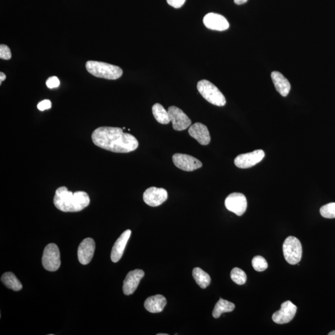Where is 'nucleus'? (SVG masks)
<instances>
[{
	"label": "nucleus",
	"mask_w": 335,
	"mask_h": 335,
	"mask_svg": "<svg viewBox=\"0 0 335 335\" xmlns=\"http://www.w3.org/2000/svg\"><path fill=\"white\" fill-rule=\"evenodd\" d=\"M321 216L326 219H335V202L329 203L320 208Z\"/></svg>",
	"instance_id": "obj_25"
},
{
	"label": "nucleus",
	"mask_w": 335,
	"mask_h": 335,
	"mask_svg": "<svg viewBox=\"0 0 335 335\" xmlns=\"http://www.w3.org/2000/svg\"><path fill=\"white\" fill-rule=\"evenodd\" d=\"M131 230H125L117 238L111 251V258L112 262L117 263L122 258L123 251H124L129 238L131 237Z\"/></svg>",
	"instance_id": "obj_17"
},
{
	"label": "nucleus",
	"mask_w": 335,
	"mask_h": 335,
	"mask_svg": "<svg viewBox=\"0 0 335 335\" xmlns=\"http://www.w3.org/2000/svg\"><path fill=\"white\" fill-rule=\"evenodd\" d=\"M193 276L195 281L202 289H205L210 285L211 281V277L202 269L195 268L193 271Z\"/></svg>",
	"instance_id": "obj_23"
},
{
	"label": "nucleus",
	"mask_w": 335,
	"mask_h": 335,
	"mask_svg": "<svg viewBox=\"0 0 335 335\" xmlns=\"http://www.w3.org/2000/svg\"><path fill=\"white\" fill-rule=\"evenodd\" d=\"M297 307L295 304L287 301L281 304V309L273 315L272 319L277 324H285L290 322L295 318Z\"/></svg>",
	"instance_id": "obj_11"
},
{
	"label": "nucleus",
	"mask_w": 335,
	"mask_h": 335,
	"mask_svg": "<svg viewBox=\"0 0 335 335\" xmlns=\"http://www.w3.org/2000/svg\"><path fill=\"white\" fill-rule=\"evenodd\" d=\"M285 260L290 265L298 264L303 256V246L300 240L292 236L285 239L283 246Z\"/></svg>",
	"instance_id": "obj_5"
},
{
	"label": "nucleus",
	"mask_w": 335,
	"mask_h": 335,
	"mask_svg": "<svg viewBox=\"0 0 335 335\" xmlns=\"http://www.w3.org/2000/svg\"><path fill=\"white\" fill-rule=\"evenodd\" d=\"M144 274V271L142 270H135L129 272L123 281L122 288L125 295H133L135 292Z\"/></svg>",
	"instance_id": "obj_15"
},
{
	"label": "nucleus",
	"mask_w": 335,
	"mask_h": 335,
	"mask_svg": "<svg viewBox=\"0 0 335 335\" xmlns=\"http://www.w3.org/2000/svg\"><path fill=\"white\" fill-rule=\"evenodd\" d=\"M52 103L50 100H45L42 101L37 104V108L40 111H45V110L49 109L51 108Z\"/></svg>",
	"instance_id": "obj_29"
},
{
	"label": "nucleus",
	"mask_w": 335,
	"mask_h": 335,
	"mask_svg": "<svg viewBox=\"0 0 335 335\" xmlns=\"http://www.w3.org/2000/svg\"><path fill=\"white\" fill-rule=\"evenodd\" d=\"M88 71L96 77L107 79H117L122 75L123 71L118 66L98 61H88L86 64Z\"/></svg>",
	"instance_id": "obj_3"
},
{
	"label": "nucleus",
	"mask_w": 335,
	"mask_h": 335,
	"mask_svg": "<svg viewBox=\"0 0 335 335\" xmlns=\"http://www.w3.org/2000/svg\"><path fill=\"white\" fill-rule=\"evenodd\" d=\"M252 266L255 270L258 272L264 271L268 267V262L264 258L256 256L253 258Z\"/></svg>",
	"instance_id": "obj_26"
},
{
	"label": "nucleus",
	"mask_w": 335,
	"mask_h": 335,
	"mask_svg": "<svg viewBox=\"0 0 335 335\" xmlns=\"http://www.w3.org/2000/svg\"><path fill=\"white\" fill-rule=\"evenodd\" d=\"M1 281L9 289L15 291H19L23 288V285L19 281L15 274L11 272H8L3 274Z\"/></svg>",
	"instance_id": "obj_21"
},
{
	"label": "nucleus",
	"mask_w": 335,
	"mask_h": 335,
	"mask_svg": "<svg viewBox=\"0 0 335 335\" xmlns=\"http://www.w3.org/2000/svg\"><path fill=\"white\" fill-rule=\"evenodd\" d=\"M265 156L264 151L257 150L250 153L237 156L235 159L234 163L239 169H249L260 163Z\"/></svg>",
	"instance_id": "obj_9"
},
{
	"label": "nucleus",
	"mask_w": 335,
	"mask_h": 335,
	"mask_svg": "<svg viewBox=\"0 0 335 335\" xmlns=\"http://www.w3.org/2000/svg\"><path fill=\"white\" fill-rule=\"evenodd\" d=\"M248 0H234V3L236 5H241L246 4Z\"/></svg>",
	"instance_id": "obj_31"
},
{
	"label": "nucleus",
	"mask_w": 335,
	"mask_h": 335,
	"mask_svg": "<svg viewBox=\"0 0 335 335\" xmlns=\"http://www.w3.org/2000/svg\"><path fill=\"white\" fill-rule=\"evenodd\" d=\"M203 23L207 28L214 31H224L229 27V23L226 18L217 13L207 14L203 19Z\"/></svg>",
	"instance_id": "obj_13"
},
{
	"label": "nucleus",
	"mask_w": 335,
	"mask_h": 335,
	"mask_svg": "<svg viewBox=\"0 0 335 335\" xmlns=\"http://www.w3.org/2000/svg\"><path fill=\"white\" fill-rule=\"evenodd\" d=\"M230 277L232 281L238 285H243L245 283L247 279L245 272L238 268H234L230 273Z\"/></svg>",
	"instance_id": "obj_24"
},
{
	"label": "nucleus",
	"mask_w": 335,
	"mask_h": 335,
	"mask_svg": "<svg viewBox=\"0 0 335 335\" xmlns=\"http://www.w3.org/2000/svg\"><path fill=\"white\" fill-rule=\"evenodd\" d=\"M90 202L89 195L85 191H76L73 193L65 186L57 189L54 198V204L59 210L65 213H76L89 206Z\"/></svg>",
	"instance_id": "obj_2"
},
{
	"label": "nucleus",
	"mask_w": 335,
	"mask_h": 335,
	"mask_svg": "<svg viewBox=\"0 0 335 335\" xmlns=\"http://www.w3.org/2000/svg\"><path fill=\"white\" fill-rule=\"evenodd\" d=\"M152 112L156 121L159 123L167 124L171 122L169 112L160 104L156 103L153 106Z\"/></svg>",
	"instance_id": "obj_22"
},
{
	"label": "nucleus",
	"mask_w": 335,
	"mask_h": 335,
	"mask_svg": "<svg viewBox=\"0 0 335 335\" xmlns=\"http://www.w3.org/2000/svg\"><path fill=\"white\" fill-rule=\"evenodd\" d=\"M46 85L50 89L59 87L60 85L59 79L57 76H51V77L49 78L48 80L46 81Z\"/></svg>",
	"instance_id": "obj_28"
},
{
	"label": "nucleus",
	"mask_w": 335,
	"mask_h": 335,
	"mask_svg": "<svg viewBox=\"0 0 335 335\" xmlns=\"http://www.w3.org/2000/svg\"><path fill=\"white\" fill-rule=\"evenodd\" d=\"M197 89L202 97L208 103L218 106L226 105V100L221 91L211 82L205 79L199 81Z\"/></svg>",
	"instance_id": "obj_4"
},
{
	"label": "nucleus",
	"mask_w": 335,
	"mask_h": 335,
	"mask_svg": "<svg viewBox=\"0 0 335 335\" xmlns=\"http://www.w3.org/2000/svg\"><path fill=\"white\" fill-rule=\"evenodd\" d=\"M235 305L230 302L220 299L214 307L213 315L214 318H218L224 313L232 312L235 309Z\"/></svg>",
	"instance_id": "obj_20"
},
{
	"label": "nucleus",
	"mask_w": 335,
	"mask_h": 335,
	"mask_svg": "<svg viewBox=\"0 0 335 335\" xmlns=\"http://www.w3.org/2000/svg\"><path fill=\"white\" fill-rule=\"evenodd\" d=\"M42 262L44 268L49 271L59 270L61 261L58 246L55 243H49L44 250Z\"/></svg>",
	"instance_id": "obj_6"
},
{
	"label": "nucleus",
	"mask_w": 335,
	"mask_h": 335,
	"mask_svg": "<svg viewBox=\"0 0 335 335\" xmlns=\"http://www.w3.org/2000/svg\"><path fill=\"white\" fill-rule=\"evenodd\" d=\"M95 242L92 238L84 239L79 244L78 258L79 263L83 265L89 264L92 261L95 250Z\"/></svg>",
	"instance_id": "obj_14"
},
{
	"label": "nucleus",
	"mask_w": 335,
	"mask_h": 335,
	"mask_svg": "<svg viewBox=\"0 0 335 335\" xmlns=\"http://www.w3.org/2000/svg\"><path fill=\"white\" fill-rule=\"evenodd\" d=\"M173 128L175 131H181L190 127L191 120L182 110L176 106H170L167 109Z\"/></svg>",
	"instance_id": "obj_8"
},
{
	"label": "nucleus",
	"mask_w": 335,
	"mask_h": 335,
	"mask_svg": "<svg viewBox=\"0 0 335 335\" xmlns=\"http://www.w3.org/2000/svg\"><path fill=\"white\" fill-rule=\"evenodd\" d=\"M158 335H167V334L159 333Z\"/></svg>",
	"instance_id": "obj_34"
},
{
	"label": "nucleus",
	"mask_w": 335,
	"mask_h": 335,
	"mask_svg": "<svg viewBox=\"0 0 335 335\" xmlns=\"http://www.w3.org/2000/svg\"><path fill=\"white\" fill-rule=\"evenodd\" d=\"M167 4L175 8H180L185 4L186 0H166Z\"/></svg>",
	"instance_id": "obj_30"
},
{
	"label": "nucleus",
	"mask_w": 335,
	"mask_h": 335,
	"mask_svg": "<svg viewBox=\"0 0 335 335\" xmlns=\"http://www.w3.org/2000/svg\"><path fill=\"white\" fill-rule=\"evenodd\" d=\"M188 133L191 137L196 139L200 144L207 145L211 142V136L208 129L202 123L197 122L189 128Z\"/></svg>",
	"instance_id": "obj_16"
},
{
	"label": "nucleus",
	"mask_w": 335,
	"mask_h": 335,
	"mask_svg": "<svg viewBox=\"0 0 335 335\" xmlns=\"http://www.w3.org/2000/svg\"><path fill=\"white\" fill-rule=\"evenodd\" d=\"M166 299L162 295L149 297L144 303L145 309L150 313H160L163 311L166 305Z\"/></svg>",
	"instance_id": "obj_19"
},
{
	"label": "nucleus",
	"mask_w": 335,
	"mask_h": 335,
	"mask_svg": "<svg viewBox=\"0 0 335 335\" xmlns=\"http://www.w3.org/2000/svg\"><path fill=\"white\" fill-rule=\"evenodd\" d=\"M225 205L228 210L238 216H242L247 208V200L245 195L233 193L227 197L225 200Z\"/></svg>",
	"instance_id": "obj_7"
},
{
	"label": "nucleus",
	"mask_w": 335,
	"mask_h": 335,
	"mask_svg": "<svg viewBox=\"0 0 335 335\" xmlns=\"http://www.w3.org/2000/svg\"><path fill=\"white\" fill-rule=\"evenodd\" d=\"M6 75L4 73H0V84H2V82L6 79Z\"/></svg>",
	"instance_id": "obj_32"
},
{
	"label": "nucleus",
	"mask_w": 335,
	"mask_h": 335,
	"mask_svg": "<svg viewBox=\"0 0 335 335\" xmlns=\"http://www.w3.org/2000/svg\"><path fill=\"white\" fill-rule=\"evenodd\" d=\"M271 78L277 92L282 97H287L290 90V84L287 79L279 71L272 72Z\"/></svg>",
	"instance_id": "obj_18"
},
{
	"label": "nucleus",
	"mask_w": 335,
	"mask_h": 335,
	"mask_svg": "<svg viewBox=\"0 0 335 335\" xmlns=\"http://www.w3.org/2000/svg\"><path fill=\"white\" fill-rule=\"evenodd\" d=\"M92 141L97 146L115 153H129L136 150L139 142L121 128L100 127L93 131Z\"/></svg>",
	"instance_id": "obj_1"
},
{
	"label": "nucleus",
	"mask_w": 335,
	"mask_h": 335,
	"mask_svg": "<svg viewBox=\"0 0 335 335\" xmlns=\"http://www.w3.org/2000/svg\"><path fill=\"white\" fill-rule=\"evenodd\" d=\"M0 58L3 60H10L12 58V52L8 46L5 45L0 46Z\"/></svg>",
	"instance_id": "obj_27"
},
{
	"label": "nucleus",
	"mask_w": 335,
	"mask_h": 335,
	"mask_svg": "<svg viewBox=\"0 0 335 335\" xmlns=\"http://www.w3.org/2000/svg\"><path fill=\"white\" fill-rule=\"evenodd\" d=\"M143 198L144 202L150 206L157 207L167 200V191L163 188L150 187L144 192Z\"/></svg>",
	"instance_id": "obj_12"
},
{
	"label": "nucleus",
	"mask_w": 335,
	"mask_h": 335,
	"mask_svg": "<svg viewBox=\"0 0 335 335\" xmlns=\"http://www.w3.org/2000/svg\"><path fill=\"white\" fill-rule=\"evenodd\" d=\"M173 161L178 169L186 172H193L202 166L201 161L197 158L182 153H176L173 156Z\"/></svg>",
	"instance_id": "obj_10"
},
{
	"label": "nucleus",
	"mask_w": 335,
	"mask_h": 335,
	"mask_svg": "<svg viewBox=\"0 0 335 335\" xmlns=\"http://www.w3.org/2000/svg\"><path fill=\"white\" fill-rule=\"evenodd\" d=\"M329 335H335V330L331 331L330 333H328Z\"/></svg>",
	"instance_id": "obj_33"
}]
</instances>
